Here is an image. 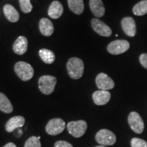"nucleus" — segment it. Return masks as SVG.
<instances>
[{"instance_id":"bb28decb","label":"nucleus","mask_w":147,"mask_h":147,"mask_svg":"<svg viewBox=\"0 0 147 147\" xmlns=\"http://www.w3.org/2000/svg\"><path fill=\"white\" fill-rule=\"evenodd\" d=\"M54 147H73V146L70 143L66 142V141L59 140L55 143Z\"/></svg>"},{"instance_id":"dca6fc26","label":"nucleus","mask_w":147,"mask_h":147,"mask_svg":"<svg viewBox=\"0 0 147 147\" xmlns=\"http://www.w3.org/2000/svg\"><path fill=\"white\" fill-rule=\"evenodd\" d=\"M63 12V5L58 1H53L49 8V16L53 19H57L61 17Z\"/></svg>"},{"instance_id":"aec40b11","label":"nucleus","mask_w":147,"mask_h":147,"mask_svg":"<svg viewBox=\"0 0 147 147\" xmlns=\"http://www.w3.org/2000/svg\"><path fill=\"white\" fill-rule=\"evenodd\" d=\"M0 110L5 113H10L13 110L10 101L2 93H0Z\"/></svg>"},{"instance_id":"b1692460","label":"nucleus","mask_w":147,"mask_h":147,"mask_svg":"<svg viewBox=\"0 0 147 147\" xmlns=\"http://www.w3.org/2000/svg\"><path fill=\"white\" fill-rule=\"evenodd\" d=\"M24 147H41V143L38 137L32 136L26 141Z\"/></svg>"},{"instance_id":"39448f33","label":"nucleus","mask_w":147,"mask_h":147,"mask_svg":"<svg viewBox=\"0 0 147 147\" xmlns=\"http://www.w3.org/2000/svg\"><path fill=\"white\" fill-rule=\"evenodd\" d=\"M95 140L102 146H111L116 142L117 137L113 132L108 129H103L96 134Z\"/></svg>"},{"instance_id":"4468645a","label":"nucleus","mask_w":147,"mask_h":147,"mask_svg":"<svg viewBox=\"0 0 147 147\" xmlns=\"http://www.w3.org/2000/svg\"><path fill=\"white\" fill-rule=\"evenodd\" d=\"M89 7L95 17H102L105 14V7L102 0H90Z\"/></svg>"},{"instance_id":"a211bd4d","label":"nucleus","mask_w":147,"mask_h":147,"mask_svg":"<svg viewBox=\"0 0 147 147\" xmlns=\"http://www.w3.org/2000/svg\"><path fill=\"white\" fill-rule=\"evenodd\" d=\"M3 12L5 17L9 21L12 23H16L19 19V14L18 11L14 8L12 5L10 4H6L3 7Z\"/></svg>"},{"instance_id":"2eb2a0df","label":"nucleus","mask_w":147,"mask_h":147,"mask_svg":"<svg viewBox=\"0 0 147 147\" xmlns=\"http://www.w3.org/2000/svg\"><path fill=\"white\" fill-rule=\"evenodd\" d=\"M28 46V41L25 37L19 36L13 45V51L16 54L22 55L26 53Z\"/></svg>"},{"instance_id":"1a4fd4ad","label":"nucleus","mask_w":147,"mask_h":147,"mask_svg":"<svg viewBox=\"0 0 147 147\" xmlns=\"http://www.w3.org/2000/svg\"><path fill=\"white\" fill-rule=\"evenodd\" d=\"M97 87L100 90L108 91L113 89L115 87V82L113 80L104 73H100L95 78Z\"/></svg>"},{"instance_id":"9d476101","label":"nucleus","mask_w":147,"mask_h":147,"mask_svg":"<svg viewBox=\"0 0 147 147\" xmlns=\"http://www.w3.org/2000/svg\"><path fill=\"white\" fill-rule=\"evenodd\" d=\"M91 27L93 30L100 36L109 37L112 35L111 29L106 23L97 18L92 19Z\"/></svg>"},{"instance_id":"20e7f679","label":"nucleus","mask_w":147,"mask_h":147,"mask_svg":"<svg viewBox=\"0 0 147 147\" xmlns=\"http://www.w3.org/2000/svg\"><path fill=\"white\" fill-rule=\"evenodd\" d=\"M67 128L68 132L72 136L80 138L87 131V123L83 120L71 121L67 123Z\"/></svg>"},{"instance_id":"6e6552de","label":"nucleus","mask_w":147,"mask_h":147,"mask_svg":"<svg viewBox=\"0 0 147 147\" xmlns=\"http://www.w3.org/2000/svg\"><path fill=\"white\" fill-rule=\"evenodd\" d=\"M128 123L131 129L136 134H142L144 129L142 119L136 112H131L128 116Z\"/></svg>"},{"instance_id":"412c9836","label":"nucleus","mask_w":147,"mask_h":147,"mask_svg":"<svg viewBox=\"0 0 147 147\" xmlns=\"http://www.w3.org/2000/svg\"><path fill=\"white\" fill-rule=\"evenodd\" d=\"M39 55L42 60L45 62V63L51 64L55 61V55L53 51L49 49H43L40 50Z\"/></svg>"},{"instance_id":"7ed1b4c3","label":"nucleus","mask_w":147,"mask_h":147,"mask_svg":"<svg viewBox=\"0 0 147 147\" xmlns=\"http://www.w3.org/2000/svg\"><path fill=\"white\" fill-rule=\"evenodd\" d=\"M57 84V78L55 76L45 75L42 76L38 80L39 89L42 93L45 95H50L55 90Z\"/></svg>"},{"instance_id":"ddd939ff","label":"nucleus","mask_w":147,"mask_h":147,"mask_svg":"<svg viewBox=\"0 0 147 147\" xmlns=\"http://www.w3.org/2000/svg\"><path fill=\"white\" fill-rule=\"evenodd\" d=\"M25 119L22 116H15L9 119L5 124V130L8 132H12L16 129L20 128L25 125Z\"/></svg>"},{"instance_id":"9b49d317","label":"nucleus","mask_w":147,"mask_h":147,"mask_svg":"<svg viewBox=\"0 0 147 147\" xmlns=\"http://www.w3.org/2000/svg\"><path fill=\"white\" fill-rule=\"evenodd\" d=\"M121 27L127 36L134 37L136 34V25L132 17H125L121 21Z\"/></svg>"},{"instance_id":"a878e982","label":"nucleus","mask_w":147,"mask_h":147,"mask_svg":"<svg viewBox=\"0 0 147 147\" xmlns=\"http://www.w3.org/2000/svg\"><path fill=\"white\" fill-rule=\"evenodd\" d=\"M140 62L141 65L147 69V53H143L140 56Z\"/></svg>"},{"instance_id":"f3484780","label":"nucleus","mask_w":147,"mask_h":147,"mask_svg":"<svg viewBox=\"0 0 147 147\" xmlns=\"http://www.w3.org/2000/svg\"><path fill=\"white\" fill-rule=\"evenodd\" d=\"M39 28L41 34L45 36H51L54 32L53 24L47 18H43L40 20Z\"/></svg>"},{"instance_id":"4be33fe9","label":"nucleus","mask_w":147,"mask_h":147,"mask_svg":"<svg viewBox=\"0 0 147 147\" xmlns=\"http://www.w3.org/2000/svg\"><path fill=\"white\" fill-rule=\"evenodd\" d=\"M133 12L136 16H143L147 14V0L140 1L134 5Z\"/></svg>"},{"instance_id":"0eeeda50","label":"nucleus","mask_w":147,"mask_h":147,"mask_svg":"<svg viewBox=\"0 0 147 147\" xmlns=\"http://www.w3.org/2000/svg\"><path fill=\"white\" fill-rule=\"evenodd\" d=\"M65 127V123L63 119L55 118L51 119L46 126V131L51 136H56L61 133Z\"/></svg>"},{"instance_id":"423d86ee","label":"nucleus","mask_w":147,"mask_h":147,"mask_svg":"<svg viewBox=\"0 0 147 147\" xmlns=\"http://www.w3.org/2000/svg\"><path fill=\"white\" fill-rule=\"evenodd\" d=\"M130 45L129 42L125 40H117L110 42L107 47L108 53L112 55H120L129 50Z\"/></svg>"},{"instance_id":"7c9ffc66","label":"nucleus","mask_w":147,"mask_h":147,"mask_svg":"<svg viewBox=\"0 0 147 147\" xmlns=\"http://www.w3.org/2000/svg\"><path fill=\"white\" fill-rule=\"evenodd\" d=\"M38 138L39 139V140H40V136H38Z\"/></svg>"},{"instance_id":"6ab92c4d","label":"nucleus","mask_w":147,"mask_h":147,"mask_svg":"<svg viewBox=\"0 0 147 147\" xmlns=\"http://www.w3.org/2000/svg\"><path fill=\"white\" fill-rule=\"evenodd\" d=\"M68 6L71 12L76 14H81L84 11L83 0H67Z\"/></svg>"},{"instance_id":"c756f323","label":"nucleus","mask_w":147,"mask_h":147,"mask_svg":"<svg viewBox=\"0 0 147 147\" xmlns=\"http://www.w3.org/2000/svg\"><path fill=\"white\" fill-rule=\"evenodd\" d=\"M95 147H106V146H102V145H100V146H95Z\"/></svg>"},{"instance_id":"f8f14e48","label":"nucleus","mask_w":147,"mask_h":147,"mask_svg":"<svg viewBox=\"0 0 147 147\" xmlns=\"http://www.w3.org/2000/svg\"><path fill=\"white\" fill-rule=\"evenodd\" d=\"M110 97H111V94L108 91L99 90L93 93V102L96 105L98 106L105 105L109 102Z\"/></svg>"},{"instance_id":"cd10ccee","label":"nucleus","mask_w":147,"mask_h":147,"mask_svg":"<svg viewBox=\"0 0 147 147\" xmlns=\"http://www.w3.org/2000/svg\"><path fill=\"white\" fill-rule=\"evenodd\" d=\"M3 147H16V146L14 143L12 142H9L8 144H6L5 146H3Z\"/></svg>"},{"instance_id":"5701e85b","label":"nucleus","mask_w":147,"mask_h":147,"mask_svg":"<svg viewBox=\"0 0 147 147\" xmlns=\"http://www.w3.org/2000/svg\"><path fill=\"white\" fill-rule=\"evenodd\" d=\"M20 6L24 13H29L32 10L33 6L30 0H19Z\"/></svg>"},{"instance_id":"393cba45","label":"nucleus","mask_w":147,"mask_h":147,"mask_svg":"<svg viewBox=\"0 0 147 147\" xmlns=\"http://www.w3.org/2000/svg\"><path fill=\"white\" fill-rule=\"evenodd\" d=\"M131 147H147V142L144 140L134 138L131 140Z\"/></svg>"},{"instance_id":"c85d7f7f","label":"nucleus","mask_w":147,"mask_h":147,"mask_svg":"<svg viewBox=\"0 0 147 147\" xmlns=\"http://www.w3.org/2000/svg\"><path fill=\"white\" fill-rule=\"evenodd\" d=\"M18 136H21L22 135V134H23V131H22L21 129L18 130Z\"/></svg>"},{"instance_id":"f03ea898","label":"nucleus","mask_w":147,"mask_h":147,"mask_svg":"<svg viewBox=\"0 0 147 147\" xmlns=\"http://www.w3.org/2000/svg\"><path fill=\"white\" fill-rule=\"evenodd\" d=\"M14 71L23 81H28L34 76V70L32 66L24 61H18L14 65Z\"/></svg>"},{"instance_id":"f257e3e1","label":"nucleus","mask_w":147,"mask_h":147,"mask_svg":"<svg viewBox=\"0 0 147 147\" xmlns=\"http://www.w3.org/2000/svg\"><path fill=\"white\" fill-rule=\"evenodd\" d=\"M67 69L71 78L75 80L80 78L84 73L83 61L77 57L70 58L67 63Z\"/></svg>"}]
</instances>
